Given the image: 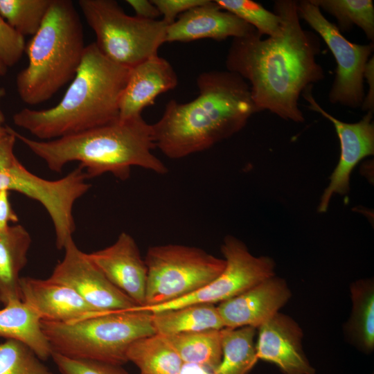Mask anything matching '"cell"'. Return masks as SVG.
Returning <instances> with one entry per match:
<instances>
[{
	"label": "cell",
	"mask_w": 374,
	"mask_h": 374,
	"mask_svg": "<svg viewBox=\"0 0 374 374\" xmlns=\"http://www.w3.org/2000/svg\"><path fill=\"white\" fill-rule=\"evenodd\" d=\"M274 12L280 18V33L263 39L256 30L233 38L226 57V70L248 83L258 112L268 110L284 120L303 123L300 96L325 77L317 61L321 40L301 26L297 1H275Z\"/></svg>",
	"instance_id": "6da1fadb"
},
{
	"label": "cell",
	"mask_w": 374,
	"mask_h": 374,
	"mask_svg": "<svg viewBox=\"0 0 374 374\" xmlns=\"http://www.w3.org/2000/svg\"><path fill=\"white\" fill-rule=\"evenodd\" d=\"M199 94L185 103L175 100L151 125L155 147L179 159L204 151L240 131L258 112L248 83L229 71H210L197 78Z\"/></svg>",
	"instance_id": "7a4b0ae2"
},
{
	"label": "cell",
	"mask_w": 374,
	"mask_h": 374,
	"mask_svg": "<svg viewBox=\"0 0 374 374\" xmlns=\"http://www.w3.org/2000/svg\"><path fill=\"white\" fill-rule=\"evenodd\" d=\"M11 131L53 172H61L72 161L80 162L87 179L109 172L125 181L134 166L158 175L168 172L164 163L152 152L156 147L152 126L142 116L118 118L82 132L47 141L26 137L12 128Z\"/></svg>",
	"instance_id": "3957f363"
},
{
	"label": "cell",
	"mask_w": 374,
	"mask_h": 374,
	"mask_svg": "<svg viewBox=\"0 0 374 374\" xmlns=\"http://www.w3.org/2000/svg\"><path fill=\"white\" fill-rule=\"evenodd\" d=\"M129 68L107 58L95 42L86 46L81 63L61 100L45 109L24 108L13 123L41 141L78 134L118 118L120 97Z\"/></svg>",
	"instance_id": "277c9868"
},
{
	"label": "cell",
	"mask_w": 374,
	"mask_h": 374,
	"mask_svg": "<svg viewBox=\"0 0 374 374\" xmlns=\"http://www.w3.org/2000/svg\"><path fill=\"white\" fill-rule=\"evenodd\" d=\"M86 46L82 22L71 0H52L39 28L26 44L28 65L17 76L21 100L36 105L73 78Z\"/></svg>",
	"instance_id": "5b68a950"
},
{
	"label": "cell",
	"mask_w": 374,
	"mask_h": 374,
	"mask_svg": "<svg viewBox=\"0 0 374 374\" xmlns=\"http://www.w3.org/2000/svg\"><path fill=\"white\" fill-rule=\"evenodd\" d=\"M53 352L74 358L122 366L136 340L155 334L152 313L135 307L73 323L41 321Z\"/></svg>",
	"instance_id": "8992f818"
},
{
	"label": "cell",
	"mask_w": 374,
	"mask_h": 374,
	"mask_svg": "<svg viewBox=\"0 0 374 374\" xmlns=\"http://www.w3.org/2000/svg\"><path fill=\"white\" fill-rule=\"evenodd\" d=\"M83 17L95 33V44L109 60L132 68L158 55L168 24L126 14L114 0H79Z\"/></svg>",
	"instance_id": "52a82bcc"
},
{
	"label": "cell",
	"mask_w": 374,
	"mask_h": 374,
	"mask_svg": "<svg viewBox=\"0 0 374 374\" xmlns=\"http://www.w3.org/2000/svg\"><path fill=\"white\" fill-rule=\"evenodd\" d=\"M145 303H166L204 287L223 271L224 259L204 249L179 244L152 246L145 257Z\"/></svg>",
	"instance_id": "ba28073f"
},
{
	"label": "cell",
	"mask_w": 374,
	"mask_h": 374,
	"mask_svg": "<svg viewBox=\"0 0 374 374\" xmlns=\"http://www.w3.org/2000/svg\"><path fill=\"white\" fill-rule=\"evenodd\" d=\"M87 179L78 166L60 179L47 180L30 172L15 157L0 168V190L15 191L40 203L52 220L57 248L64 249L75 229L73 205L91 188Z\"/></svg>",
	"instance_id": "9c48e42d"
},
{
	"label": "cell",
	"mask_w": 374,
	"mask_h": 374,
	"mask_svg": "<svg viewBox=\"0 0 374 374\" xmlns=\"http://www.w3.org/2000/svg\"><path fill=\"white\" fill-rule=\"evenodd\" d=\"M297 12L299 18L322 38L335 59L336 75L328 93L329 101L352 109L361 108L365 96L364 73L373 55V42H350L310 0L297 1Z\"/></svg>",
	"instance_id": "30bf717a"
},
{
	"label": "cell",
	"mask_w": 374,
	"mask_h": 374,
	"mask_svg": "<svg viewBox=\"0 0 374 374\" xmlns=\"http://www.w3.org/2000/svg\"><path fill=\"white\" fill-rule=\"evenodd\" d=\"M221 251L225 267L208 285L177 300L138 308L154 313L193 303L219 304L275 275L272 258L254 256L243 242L233 235L224 238Z\"/></svg>",
	"instance_id": "8fae6325"
},
{
	"label": "cell",
	"mask_w": 374,
	"mask_h": 374,
	"mask_svg": "<svg viewBox=\"0 0 374 374\" xmlns=\"http://www.w3.org/2000/svg\"><path fill=\"white\" fill-rule=\"evenodd\" d=\"M312 87H308L301 96L308 103V109L319 113L333 124L341 150L339 162L330 177V183L321 195L318 207L319 212L324 213L328 210L334 195H345L348 192L350 175L358 163L374 153L373 113L367 112L359 121L354 123L339 121L318 104L312 95Z\"/></svg>",
	"instance_id": "7c38bea8"
},
{
	"label": "cell",
	"mask_w": 374,
	"mask_h": 374,
	"mask_svg": "<svg viewBox=\"0 0 374 374\" xmlns=\"http://www.w3.org/2000/svg\"><path fill=\"white\" fill-rule=\"evenodd\" d=\"M64 256L49 278L75 291L88 304L102 312L131 310L136 304L114 286L75 244L65 245Z\"/></svg>",
	"instance_id": "4fadbf2b"
},
{
	"label": "cell",
	"mask_w": 374,
	"mask_h": 374,
	"mask_svg": "<svg viewBox=\"0 0 374 374\" xmlns=\"http://www.w3.org/2000/svg\"><path fill=\"white\" fill-rule=\"evenodd\" d=\"M87 254L114 286L138 307L145 305L147 267L131 235L122 232L112 245Z\"/></svg>",
	"instance_id": "5bb4252c"
},
{
	"label": "cell",
	"mask_w": 374,
	"mask_h": 374,
	"mask_svg": "<svg viewBox=\"0 0 374 374\" xmlns=\"http://www.w3.org/2000/svg\"><path fill=\"white\" fill-rule=\"evenodd\" d=\"M291 291L281 278L269 277L217 305L224 328H258L289 301Z\"/></svg>",
	"instance_id": "9a60e30c"
},
{
	"label": "cell",
	"mask_w": 374,
	"mask_h": 374,
	"mask_svg": "<svg viewBox=\"0 0 374 374\" xmlns=\"http://www.w3.org/2000/svg\"><path fill=\"white\" fill-rule=\"evenodd\" d=\"M258 330V359L274 364L285 374H314L303 350V331L293 319L278 312Z\"/></svg>",
	"instance_id": "2e32d148"
},
{
	"label": "cell",
	"mask_w": 374,
	"mask_h": 374,
	"mask_svg": "<svg viewBox=\"0 0 374 374\" xmlns=\"http://www.w3.org/2000/svg\"><path fill=\"white\" fill-rule=\"evenodd\" d=\"M19 290L21 301L44 321L70 323L107 312L95 309L73 289L49 278L21 277Z\"/></svg>",
	"instance_id": "e0dca14e"
},
{
	"label": "cell",
	"mask_w": 374,
	"mask_h": 374,
	"mask_svg": "<svg viewBox=\"0 0 374 374\" xmlns=\"http://www.w3.org/2000/svg\"><path fill=\"white\" fill-rule=\"evenodd\" d=\"M256 31L235 15L208 0L179 15L166 29V42H190L201 39L222 41L239 38Z\"/></svg>",
	"instance_id": "ac0fdd59"
},
{
	"label": "cell",
	"mask_w": 374,
	"mask_h": 374,
	"mask_svg": "<svg viewBox=\"0 0 374 374\" xmlns=\"http://www.w3.org/2000/svg\"><path fill=\"white\" fill-rule=\"evenodd\" d=\"M178 84L177 75L170 63L156 55L129 70L126 84L118 104V118L127 120L141 116L157 97Z\"/></svg>",
	"instance_id": "d6986e66"
},
{
	"label": "cell",
	"mask_w": 374,
	"mask_h": 374,
	"mask_svg": "<svg viewBox=\"0 0 374 374\" xmlns=\"http://www.w3.org/2000/svg\"><path fill=\"white\" fill-rule=\"evenodd\" d=\"M42 319L21 299L9 300L0 309V337L19 341L41 360L51 357L53 350L42 331Z\"/></svg>",
	"instance_id": "ffe728a7"
},
{
	"label": "cell",
	"mask_w": 374,
	"mask_h": 374,
	"mask_svg": "<svg viewBox=\"0 0 374 374\" xmlns=\"http://www.w3.org/2000/svg\"><path fill=\"white\" fill-rule=\"evenodd\" d=\"M31 236L21 224L10 225L0 232V296L3 305L21 299L20 272L27 263Z\"/></svg>",
	"instance_id": "44dd1931"
},
{
	"label": "cell",
	"mask_w": 374,
	"mask_h": 374,
	"mask_svg": "<svg viewBox=\"0 0 374 374\" xmlns=\"http://www.w3.org/2000/svg\"><path fill=\"white\" fill-rule=\"evenodd\" d=\"M157 334L164 337L224 328L217 305L193 303L152 313Z\"/></svg>",
	"instance_id": "7402d4cb"
},
{
	"label": "cell",
	"mask_w": 374,
	"mask_h": 374,
	"mask_svg": "<svg viewBox=\"0 0 374 374\" xmlns=\"http://www.w3.org/2000/svg\"><path fill=\"white\" fill-rule=\"evenodd\" d=\"M352 311L345 326L350 341L365 352L374 348V284L371 278L353 283Z\"/></svg>",
	"instance_id": "603a6c76"
},
{
	"label": "cell",
	"mask_w": 374,
	"mask_h": 374,
	"mask_svg": "<svg viewBox=\"0 0 374 374\" xmlns=\"http://www.w3.org/2000/svg\"><path fill=\"white\" fill-rule=\"evenodd\" d=\"M127 359L143 374H179L183 364L166 337L157 333L133 342L127 351Z\"/></svg>",
	"instance_id": "cb8c5ba5"
},
{
	"label": "cell",
	"mask_w": 374,
	"mask_h": 374,
	"mask_svg": "<svg viewBox=\"0 0 374 374\" xmlns=\"http://www.w3.org/2000/svg\"><path fill=\"white\" fill-rule=\"evenodd\" d=\"M256 328L244 326L220 330L222 358L213 374H248L258 360Z\"/></svg>",
	"instance_id": "d4e9b609"
},
{
	"label": "cell",
	"mask_w": 374,
	"mask_h": 374,
	"mask_svg": "<svg viewBox=\"0 0 374 374\" xmlns=\"http://www.w3.org/2000/svg\"><path fill=\"white\" fill-rule=\"evenodd\" d=\"M183 362L206 366L213 371L222 358L220 330H208L166 337Z\"/></svg>",
	"instance_id": "484cf974"
},
{
	"label": "cell",
	"mask_w": 374,
	"mask_h": 374,
	"mask_svg": "<svg viewBox=\"0 0 374 374\" xmlns=\"http://www.w3.org/2000/svg\"><path fill=\"white\" fill-rule=\"evenodd\" d=\"M335 17L337 27L343 33L354 25L360 28L371 42L374 41V4L372 0H310Z\"/></svg>",
	"instance_id": "4316f807"
},
{
	"label": "cell",
	"mask_w": 374,
	"mask_h": 374,
	"mask_svg": "<svg viewBox=\"0 0 374 374\" xmlns=\"http://www.w3.org/2000/svg\"><path fill=\"white\" fill-rule=\"evenodd\" d=\"M52 0H0V15L18 33L33 36L39 28Z\"/></svg>",
	"instance_id": "83f0119b"
},
{
	"label": "cell",
	"mask_w": 374,
	"mask_h": 374,
	"mask_svg": "<svg viewBox=\"0 0 374 374\" xmlns=\"http://www.w3.org/2000/svg\"><path fill=\"white\" fill-rule=\"evenodd\" d=\"M219 7L253 26L258 33L274 37L280 33L279 17L251 0H214Z\"/></svg>",
	"instance_id": "f1b7e54d"
},
{
	"label": "cell",
	"mask_w": 374,
	"mask_h": 374,
	"mask_svg": "<svg viewBox=\"0 0 374 374\" xmlns=\"http://www.w3.org/2000/svg\"><path fill=\"white\" fill-rule=\"evenodd\" d=\"M0 374H53L25 344L12 339L0 344Z\"/></svg>",
	"instance_id": "f546056e"
},
{
	"label": "cell",
	"mask_w": 374,
	"mask_h": 374,
	"mask_svg": "<svg viewBox=\"0 0 374 374\" xmlns=\"http://www.w3.org/2000/svg\"><path fill=\"white\" fill-rule=\"evenodd\" d=\"M51 357L60 374H128L121 365L71 358L55 352Z\"/></svg>",
	"instance_id": "4dcf8cb0"
},
{
	"label": "cell",
	"mask_w": 374,
	"mask_h": 374,
	"mask_svg": "<svg viewBox=\"0 0 374 374\" xmlns=\"http://www.w3.org/2000/svg\"><path fill=\"white\" fill-rule=\"evenodd\" d=\"M24 37L0 15V62L6 67L16 64L25 53Z\"/></svg>",
	"instance_id": "1f68e13d"
},
{
	"label": "cell",
	"mask_w": 374,
	"mask_h": 374,
	"mask_svg": "<svg viewBox=\"0 0 374 374\" xmlns=\"http://www.w3.org/2000/svg\"><path fill=\"white\" fill-rule=\"evenodd\" d=\"M208 0H152L157 8L162 20L168 25L186 11L205 3Z\"/></svg>",
	"instance_id": "d6a6232c"
},
{
	"label": "cell",
	"mask_w": 374,
	"mask_h": 374,
	"mask_svg": "<svg viewBox=\"0 0 374 374\" xmlns=\"http://www.w3.org/2000/svg\"><path fill=\"white\" fill-rule=\"evenodd\" d=\"M10 192L0 190V232L5 231L10 223H17L19 218L11 206L9 198Z\"/></svg>",
	"instance_id": "836d02e7"
},
{
	"label": "cell",
	"mask_w": 374,
	"mask_h": 374,
	"mask_svg": "<svg viewBox=\"0 0 374 374\" xmlns=\"http://www.w3.org/2000/svg\"><path fill=\"white\" fill-rule=\"evenodd\" d=\"M365 78L368 85V91L365 94L361 108L363 111L373 113L374 110V58L372 55L368 60L364 73Z\"/></svg>",
	"instance_id": "e575fe53"
},
{
	"label": "cell",
	"mask_w": 374,
	"mask_h": 374,
	"mask_svg": "<svg viewBox=\"0 0 374 374\" xmlns=\"http://www.w3.org/2000/svg\"><path fill=\"white\" fill-rule=\"evenodd\" d=\"M126 2L135 12V16L139 18L154 20L161 15L152 0H127Z\"/></svg>",
	"instance_id": "d590c367"
},
{
	"label": "cell",
	"mask_w": 374,
	"mask_h": 374,
	"mask_svg": "<svg viewBox=\"0 0 374 374\" xmlns=\"http://www.w3.org/2000/svg\"><path fill=\"white\" fill-rule=\"evenodd\" d=\"M179 374H213V371L200 364L183 362Z\"/></svg>",
	"instance_id": "8d00e7d4"
},
{
	"label": "cell",
	"mask_w": 374,
	"mask_h": 374,
	"mask_svg": "<svg viewBox=\"0 0 374 374\" xmlns=\"http://www.w3.org/2000/svg\"><path fill=\"white\" fill-rule=\"evenodd\" d=\"M6 95V90L3 87H0V141L7 134L6 125H4L5 117L1 109V102Z\"/></svg>",
	"instance_id": "74e56055"
},
{
	"label": "cell",
	"mask_w": 374,
	"mask_h": 374,
	"mask_svg": "<svg viewBox=\"0 0 374 374\" xmlns=\"http://www.w3.org/2000/svg\"><path fill=\"white\" fill-rule=\"evenodd\" d=\"M8 71V67H6L1 62H0V76H3L6 75Z\"/></svg>",
	"instance_id": "f35d334b"
},
{
	"label": "cell",
	"mask_w": 374,
	"mask_h": 374,
	"mask_svg": "<svg viewBox=\"0 0 374 374\" xmlns=\"http://www.w3.org/2000/svg\"><path fill=\"white\" fill-rule=\"evenodd\" d=\"M1 303H1V296H0V304H1Z\"/></svg>",
	"instance_id": "ab89813d"
},
{
	"label": "cell",
	"mask_w": 374,
	"mask_h": 374,
	"mask_svg": "<svg viewBox=\"0 0 374 374\" xmlns=\"http://www.w3.org/2000/svg\"><path fill=\"white\" fill-rule=\"evenodd\" d=\"M141 374H143V373H141Z\"/></svg>",
	"instance_id": "60d3db41"
}]
</instances>
